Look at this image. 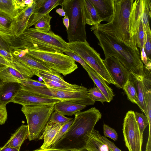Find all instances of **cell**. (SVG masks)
<instances>
[{
	"instance_id": "6da1fadb",
	"label": "cell",
	"mask_w": 151,
	"mask_h": 151,
	"mask_svg": "<svg viewBox=\"0 0 151 151\" xmlns=\"http://www.w3.org/2000/svg\"><path fill=\"white\" fill-rule=\"evenodd\" d=\"M73 123L64 135L51 147L67 150H83L91 132L102 114L95 107L76 114Z\"/></svg>"
},
{
	"instance_id": "7a4b0ae2",
	"label": "cell",
	"mask_w": 151,
	"mask_h": 151,
	"mask_svg": "<svg viewBox=\"0 0 151 151\" xmlns=\"http://www.w3.org/2000/svg\"><path fill=\"white\" fill-rule=\"evenodd\" d=\"M93 31L98 40L105 57H114L118 59L129 72L143 76L145 68L141 60L139 50L137 51L101 32Z\"/></svg>"
},
{
	"instance_id": "3957f363",
	"label": "cell",
	"mask_w": 151,
	"mask_h": 151,
	"mask_svg": "<svg viewBox=\"0 0 151 151\" xmlns=\"http://www.w3.org/2000/svg\"><path fill=\"white\" fill-rule=\"evenodd\" d=\"M134 0H114V13L111 20L105 24L92 26L95 29L104 33L119 42L139 51L131 39L129 31V17Z\"/></svg>"
},
{
	"instance_id": "277c9868",
	"label": "cell",
	"mask_w": 151,
	"mask_h": 151,
	"mask_svg": "<svg viewBox=\"0 0 151 151\" xmlns=\"http://www.w3.org/2000/svg\"><path fill=\"white\" fill-rule=\"evenodd\" d=\"M20 38L21 43L18 47L21 49L63 53L72 52L68 42L51 30L45 33L36 31L33 28H29Z\"/></svg>"
},
{
	"instance_id": "5b68a950",
	"label": "cell",
	"mask_w": 151,
	"mask_h": 151,
	"mask_svg": "<svg viewBox=\"0 0 151 151\" xmlns=\"http://www.w3.org/2000/svg\"><path fill=\"white\" fill-rule=\"evenodd\" d=\"M83 2L84 0H64L60 5L69 19L67 30L68 42L86 40Z\"/></svg>"
},
{
	"instance_id": "8992f818",
	"label": "cell",
	"mask_w": 151,
	"mask_h": 151,
	"mask_svg": "<svg viewBox=\"0 0 151 151\" xmlns=\"http://www.w3.org/2000/svg\"><path fill=\"white\" fill-rule=\"evenodd\" d=\"M54 104L22 106L21 110L27 124L30 141L39 138L41 132L54 111Z\"/></svg>"
},
{
	"instance_id": "52a82bcc",
	"label": "cell",
	"mask_w": 151,
	"mask_h": 151,
	"mask_svg": "<svg viewBox=\"0 0 151 151\" xmlns=\"http://www.w3.org/2000/svg\"><path fill=\"white\" fill-rule=\"evenodd\" d=\"M23 50L27 55L64 76L71 74L78 68L75 61L70 56L63 53Z\"/></svg>"
},
{
	"instance_id": "ba28073f",
	"label": "cell",
	"mask_w": 151,
	"mask_h": 151,
	"mask_svg": "<svg viewBox=\"0 0 151 151\" xmlns=\"http://www.w3.org/2000/svg\"><path fill=\"white\" fill-rule=\"evenodd\" d=\"M68 44L72 51L81 58L106 82L116 85L99 54L90 46L87 40L68 42Z\"/></svg>"
},
{
	"instance_id": "9c48e42d",
	"label": "cell",
	"mask_w": 151,
	"mask_h": 151,
	"mask_svg": "<svg viewBox=\"0 0 151 151\" xmlns=\"http://www.w3.org/2000/svg\"><path fill=\"white\" fill-rule=\"evenodd\" d=\"M29 91L32 93L43 97L63 99L86 106L93 105L95 102L91 98L88 89L84 86L79 90L74 91H65L48 86H31Z\"/></svg>"
},
{
	"instance_id": "30bf717a",
	"label": "cell",
	"mask_w": 151,
	"mask_h": 151,
	"mask_svg": "<svg viewBox=\"0 0 151 151\" xmlns=\"http://www.w3.org/2000/svg\"><path fill=\"white\" fill-rule=\"evenodd\" d=\"M123 125L124 141L128 151H142L143 136L133 111H129L126 113Z\"/></svg>"
},
{
	"instance_id": "8fae6325",
	"label": "cell",
	"mask_w": 151,
	"mask_h": 151,
	"mask_svg": "<svg viewBox=\"0 0 151 151\" xmlns=\"http://www.w3.org/2000/svg\"><path fill=\"white\" fill-rule=\"evenodd\" d=\"M34 74L32 71L13 57L8 65L0 66V81L1 82L17 83L31 78Z\"/></svg>"
},
{
	"instance_id": "7c38bea8",
	"label": "cell",
	"mask_w": 151,
	"mask_h": 151,
	"mask_svg": "<svg viewBox=\"0 0 151 151\" xmlns=\"http://www.w3.org/2000/svg\"><path fill=\"white\" fill-rule=\"evenodd\" d=\"M103 62L116 86L123 88L129 79L130 72L118 59L114 57H105Z\"/></svg>"
},
{
	"instance_id": "4fadbf2b",
	"label": "cell",
	"mask_w": 151,
	"mask_h": 151,
	"mask_svg": "<svg viewBox=\"0 0 151 151\" xmlns=\"http://www.w3.org/2000/svg\"><path fill=\"white\" fill-rule=\"evenodd\" d=\"M64 101L66 100L63 99L43 97L20 89L11 102L25 106L42 104H55Z\"/></svg>"
},
{
	"instance_id": "5bb4252c",
	"label": "cell",
	"mask_w": 151,
	"mask_h": 151,
	"mask_svg": "<svg viewBox=\"0 0 151 151\" xmlns=\"http://www.w3.org/2000/svg\"><path fill=\"white\" fill-rule=\"evenodd\" d=\"M36 2L35 0L31 6H27L12 18L10 28L16 37H20L28 29L29 21L34 12Z\"/></svg>"
},
{
	"instance_id": "9a60e30c",
	"label": "cell",
	"mask_w": 151,
	"mask_h": 151,
	"mask_svg": "<svg viewBox=\"0 0 151 151\" xmlns=\"http://www.w3.org/2000/svg\"><path fill=\"white\" fill-rule=\"evenodd\" d=\"M62 0H36L33 13L28 22V29L34 25L46 14L50 13L54 9L60 5Z\"/></svg>"
},
{
	"instance_id": "2e32d148",
	"label": "cell",
	"mask_w": 151,
	"mask_h": 151,
	"mask_svg": "<svg viewBox=\"0 0 151 151\" xmlns=\"http://www.w3.org/2000/svg\"><path fill=\"white\" fill-rule=\"evenodd\" d=\"M143 8V0H134L129 17L130 37L137 46L136 37L140 22L142 19Z\"/></svg>"
},
{
	"instance_id": "e0dca14e",
	"label": "cell",
	"mask_w": 151,
	"mask_h": 151,
	"mask_svg": "<svg viewBox=\"0 0 151 151\" xmlns=\"http://www.w3.org/2000/svg\"><path fill=\"white\" fill-rule=\"evenodd\" d=\"M96 10L102 22L112 20L114 13V0H89Z\"/></svg>"
},
{
	"instance_id": "ac0fdd59",
	"label": "cell",
	"mask_w": 151,
	"mask_h": 151,
	"mask_svg": "<svg viewBox=\"0 0 151 151\" xmlns=\"http://www.w3.org/2000/svg\"><path fill=\"white\" fill-rule=\"evenodd\" d=\"M12 19L0 11V38L10 47L14 45L17 40L10 28Z\"/></svg>"
},
{
	"instance_id": "d6986e66",
	"label": "cell",
	"mask_w": 151,
	"mask_h": 151,
	"mask_svg": "<svg viewBox=\"0 0 151 151\" xmlns=\"http://www.w3.org/2000/svg\"><path fill=\"white\" fill-rule=\"evenodd\" d=\"M151 70L145 68L143 82L144 91L145 116L149 122V127H151Z\"/></svg>"
},
{
	"instance_id": "ffe728a7",
	"label": "cell",
	"mask_w": 151,
	"mask_h": 151,
	"mask_svg": "<svg viewBox=\"0 0 151 151\" xmlns=\"http://www.w3.org/2000/svg\"><path fill=\"white\" fill-rule=\"evenodd\" d=\"M85 69L96 87L106 98L108 102H110L114 96V93L111 88L107 84L105 80L89 66Z\"/></svg>"
},
{
	"instance_id": "44dd1931",
	"label": "cell",
	"mask_w": 151,
	"mask_h": 151,
	"mask_svg": "<svg viewBox=\"0 0 151 151\" xmlns=\"http://www.w3.org/2000/svg\"><path fill=\"white\" fill-rule=\"evenodd\" d=\"M20 87L18 83L2 82L0 84V104L6 105L11 102Z\"/></svg>"
},
{
	"instance_id": "7402d4cb",
	"label": "cell",
	"mask_w": 151,
	"mask_h": 151,
	"mask_svg": "<svg viewBox=\"0 0 151 151\" xmlns=\"http://www.w3.org/2000/svg\"><path fill=\"white\" fill-rule=\"evenodd\" d=\"M86 107L76 103L64 101L55 104L54 111L64 116H71Z\"/></svg>"
},
{
	"instance_id": "603a6c76",
	"label": "cell",
	"mask_w": 151,
	"mask_h": 151,
	"mask_svg": "<svg viewBox=\"0 0 151 151\" xmlns=\"http://www.w3.org/2000/svg\"><path fill=\"white\" fill-rule=\"evenodd\" d=\"M13 57L18 61L30 69L33 73L35 71H39L53 74L58 73L42 63L27 54L21 57L14 56Z\"/></svg>"
},
{
	"instance_id": "cb8c5ba5",
	"label": "cell",
	"mask_w": 151,
	"mask_h": 151,
	"mask_svg": "<svg viewBox=\"0 0 151 151\" xmlns=\"http://www.w3.org/2000/svg\"><path fill=\"white\" fill-rule=\"evenodd\" d=\"M28 135L27 125L22 124L12 134L4 146L10 147L20 150L22 144L28 138Z\"/></svg>"
},
{
	"instance_id": "d4e9b609",
	"label": "cell",
	"mask_w": 151,
	"mask_h": 151,
	"mask_svg": "<svg viewBox=\"0 0 151 151\" xmlns=\"http://www.w3.org/2000/svg\"><path fill=\"white\" fill-rule=\"evenodd\" d=\"M61 126L47 122L42 135L39 138V139H44L43 143L40 148L43 149L50 147L52 142Z\"/></svg>"
},
{
	"instance_id": "484cf974",
	"label": "cell",
	"mask_w": 151,
	"mask_h": 151,
	"mask_svg": "<svg viewBox=\"0 0 151 151\" xmlns=\"http://www.w3.org/2000/svg\"><path fill=\"white\" fill-rule=\"evenodd\" d=\"M99 132L94 129L91 131L84 150L88 151H112L100 139L99 136Z\"/></svg>"
},
{
	"instance_id": "4316f807",
	"label": "cell",
	"mask_w": 151,
	"mask_h": 151,
	"mask_svg": "<svg viewBox=\"0 0 151 151\" xmlns=\"http://www.w3.org/2000/svg\"><path fill=\"white\" fill-rule=\"evenodd\" d=\"M143 79V76L130 72L129 80L133 83L136 90L139 101L138 106L145 114V111Z\"/></svg>"
},
{
	"instance_id": "83f0119b",
	"label": "cell",
	"mask_w": 151,
	"mask_h": 151,
	"mask_svg": "<svg viewBox=\"0 0 151 151\" xmlns=\"http://www.w3.org/2000/svg\"><path fill=\"white\" fill-rule=\"evenodd\" d=\"M83 4L86 24L92 26L101 24L102 21L96 10L89 0H84Z\"/></svg>"
},
{
	"instance_id": "f1b7e54d",
	"label": "cell",
	"mask_w": 151,
	"mask_h": 151,
	"mask_svg": "<svg viewBox=\"0 0 151 151\" xmlns=\"http://www.w3.org/2000/svg\"><path fill=\"white\" fill-rule=\"evenodd\" d=\"M34 75L42 78L49 79L66 86L76 90L81 89L83 86L75 84H71L65 81L63 77L59 74H53L42 71H36L34 73Z\"/></svg>"
},
{
	"instance_id": "f546056e",
	"label": "cell",
	"mask_w": 151,
	"mask_h": 151,
	"mask_svg": "<svg viewBox=\"0 0 151 151\" xmlns=\"http://www.w3.org/2000/svg\"><path fill=\"white\" fill-rule=\"evenodd\" d=\"M0 11L12 19L20 11L17 8L15 0H0Z\"/></svg>"
},
{
	"instance_id": "4dcf8cb0",
	"label": "cell",
	"mask_w": 151,
	"mask_h": 151,
	"mask_svg": "<svg viewBox=\"0 0 151 151\" xmlns=\"http://www.w3.org/2000/svg\"><path fill=\"white\" fill-rule=\"evenodd\" d=\"M151 1L143 0V8L142 15L143 24L145 32L150 31V22L151 19Z\"/></svg>"
},
{
	"instance_id": "1f68e13d",
	"label": "cell",
	"mask_w": 151,
	"mask_h": 151,
	"mask_svg": "<svg viewBox=\"0 0 151 151\" xmlns=\"http://www.w3.org/2000/svg\"><path fill=\"white\" fill-rule=\"evenodd\" d=\"M51 18L50 13L46 14L34 24L33 29L40 32H48L51 29L50 23Z\"/></svg>"
},
{
	"instance_id": "d6a6232c",
	"label": "cell",
	"mask_w": 151,
	"mask_h": 151,
	"mask_svg": "<svg viewBox=\"0 0 151 151\" xmlns=\"http://www.w3.org/2000/svg\"><path fill=\"white\" fill-rule=\"evenodd\" d=\"M125 92L127 98L132 102L139 106V101L137 91L131 81L129 79L123 88Z\"/></svg>"
},
{
	"instance_id": "836d02e7",
	"label": "cell",
	"mask_w": 151,
	"mask_h": 151,
	"mask_svg": "<svg viewBox=\"0 0 151 151\" xmlns=\"http://www.w3.org/2000/svg\"><path fill=\"white\" fill-rule=\"evenodd\" d=\"M72 119V118L66 117L55 111L52 114L48 122L52 124L62 125Z\"/></svg>"
},
{
	"instance_id": "e575fe53",
	"label": "cell",
	"mask_w": 151,
	"mask_h": 151,
	"mask_svg": "<svg viewBox=\"0 0 151 151\" xmlns=\"http://www.w3.org/2000/svg\"><path fill=\"white\" fill-rule=\"evenodd\" d=\"M145 39V32L142 17L136 37L137 46L139 48L140 51H141L142 48L144 47Z\"/></svg>"
},
{
	"instance_id": "d590c367",
	"label": "cell",
	"mask_w": 151,
	"mask_h": 151,
	"mask_svg": "<svg viewBox=\"0 0 151 151\" xmlns=\"http://www.w3.org/2000/svg\"><path fill=\"white\" fill-rule=\"evenodd\" d=\"M88 93L91 98L94 101H99L102 103L108 102L106 98L97 87L89 89Z\"/></svg>"
},
{
	"instance_id": "8d00e7d4",
	"label": "cell",
	"mask_w": 151,
	"mask_h": 151,
	"mask_svg": "<svg viewBox=\"0 0 151 151\" xmlns=\"http://www.w3.org/2000/svg\"><path fill=\"white\" fill-rule=\"evenodd\" d=\"M136 120L138 125L141 134L143 136L144 131L149 125V122L147 117L143 113L134 112Z\"/></svg>"
},
{
	"instance_id": "74e56055",
	"label": "cell",
	"mask_w": 151,
	"mask_h": 151,
	"mask_svg": "<svg viewBox=\"0 0 151 151\" xmlns=\"http://www.w3.org/2000/svg\"><path fill=\"white\" fill-rule=\"evenodd\" d=\"M73 119L61 126L52 142L51 147L58 141L66 133L73 123Z\"/></svg>"
},
{
	"instance_id": "f35d334b",
	"label": "cell",
	"mask_w": 151,
	"mask_h": 151,
	"mask_svg": "<svg viewBox=\"0 0 151 151\" xmlns=\"http://www.w3.org/2000/svg\"><path fill=\"white\" fill-rule=\"evenodd\" d=\"M42 80L43 82L47 86V87L48 86L65 91H78L81 89L76 90L72 88L66 86L49 79L42 78Z\"/></svg>"
},
{
	"instance_id": "ab89813d",
	"label": "cell",
	"mask_w": 151,
	"mask_h": 151,
	"mask_svg": "<svg viewBox=\"0 0 151 151\" xmlns=\"http://www.w3.org/2000/svg\"><path fill=\"white\" fill-rule=\"evenodd\" d=\"M145 39L144 47L145 51L149 60L151 56V31H147L145 32Z\"/></svg>"
},
{
	"instance_id": "60d3db41",
	"label": "cell",
	"mask_w": 151,
	"mask_h": 151,
	"mask_svg": "<svg viewBox=\"0 0 151 151\" xmlns=\"http://www.w3.org/2000/svg\"><path fill=\"white\" fill-rule=\"evenodd\" d=\"M104 134L105 137H109L113 140H117L118 135L116 130L105 123L103 125Z\"/></svg>"
},
{
	"instance_id": "b9f144b4",
	"label": "cell",
	"mask_w": 151,
	"mask_h": 151,
	"mask_svg": "<svg viewBox=\"0 0 151 151\" xmlns=\"http://www.w3.org/2000/svg\"><path fill=\"white\" fill-rule=\"evenodd\" d=\"M21 85L24 86H28L36 87H47V86L43 82L28 78L23 81Z\"/></svg>"
},
{
	"instance_id": "7bdbcfd3",
	"label": "cell",
	"mask_w": 151,
	"mask_h": 151,
	"mask_svg": "<svg viewBox=\"0 0 151 151\" xmlns=\"http://www.w3.org/2000/svg\"><path fill=\"white\" fill-rule=\"evenodd\" d=\"M6 105L0 104V125L4 124L7 119Z\"/></svg>"
},
{
	"instance_id": "ee69618b",
	"label": "cell",
	"mask_w": 151,
	"mask_h": 151,
	"mask_svg": "<svg viewBox=\"0 0 151 151\" xmlns=\"http://www.w3.org/2000/svg\"><path fill=\"white\" fill-rule=\"evenodd\" d=\"M0 55L9 64L13 61V57L12 53L0 47Z\"/></svg>"
},
{
	"instance_id": "f6af8a7d",
	"label": "cell",
	"mask_w": 151,
	"mask_h": 151,
	"mask_svg": "<svg viewBox=\"0 0 151 151\" xmlns=\"http://www.w3.org/2000/svg\"><path fill=\"white\" fill-rule=\"evenodd\" d=\"M65 53L72 58L75 61L80 63L84 69L88 66L81 58L73 52H67Z\"/></svg>"
},
{
	"instance_id": "bcb514c9",
	"label": "cell",
	"mask_w": 151,
	"mask_h": 151,
	"mask_svg": "<svg viewBox=\"0 0 151 151\" xmlns=\"http://www.w3.org/2000/svg\"><path fill=\"white\" fill-rule=\"evenodd\" d=\"M99 136L100 139L105 143L112 151H122L117 147L114 144V142L109 140L105 137L101 135L99 132Z\"/></svg>"
},
{
	"instance_id": "7dc6e473",
	"label": "cell",
	"mask_w": 151,
	"mask_h": 151,
	"mask_svg": "<svg viewBox=\"0 0 151 151\" xmlns=\"http://www.w3.org/2000/svg\"><path fill=\"white\" fill-rule=\"evenodd\" d=\"M140 56L141 60L142 63L144 64V66L147 65L149 60H150L148 58L145 51L144 47L142 48L141 51H140Z\"/></svg>"
},
{
	"instance_id": "c3c4849f",
	"label": "cell",
	"mask_w": 151,
	"mask_h": 151,
	"mask_svg": "<svg viewBox=\"0 0 151 151\" xmlns=\"http://www.w3.org/2000/svg\"><path fill=\"white\" fill-rule=\"evenodd\" d=\"M32 151H78L77 150H67L61 149H58L56 148L50 147L45 149H41L39 148L37 150H34Z\"/></svg>"
},
{
	"instance_id": "681fc988",
	"label": "cell",
	"mask_w": 151,
	"mask_h": 151,
	"mask_svg": "<svg viewBox=\"0 0 151 151\" xmlns=\"http://www.w3.org/2000/svg\"><path fill=\"white\" fill-rule=\"evenodd\" d=\"M15 148L10 147H4V146L0 148V151H19Z\"/></svg>"
},
{
	"instance_id": "f907efd6",
	"label": "cell",
	"mask_w": 151,
	"mask_h": 151,
	"mask_svg": "<svg viewBox=\"0 0 151 151\" xmlns=\"http://www.w3.org/2000/svg\"><path fill=\"white\" fill-rule=\"evenodd\" d=\"M63 22L67 30L69 27V19L68 17L66 16H65L63 19Z\"/></svg>"
},
{
	"instance_id": "816d5d0a",
	"label": "cell",
	"mask_w": 151,
	"mask_h": 151,
	"mask_svg": "<svg viewBox=\"0 0 151 151\" xmlns=\"http://www.w3.org/2000/svg\"><path fill=\"white\" fill-rule=\"evenodd\" d=\"M56 12L61 16H65L66 13L64 10L62 8H59L56 10Z\"/></svg>"
},
{
	"instance_id": "f5cc1de1",
	"label": "cell",
	"mask_w": 151,
	"mask_h": 151,
	"mask_svg": "<svg viewBox=\"0 0 151 151\" xmlns=\"http://www.w3.org/2000/svg\"><path fill=\"white\" fill-rule=\"evenodd\" d=\"M9 64L0 55V66L7 65Z\"/></svg>"
},
{
	"instance_id": "db71d44e",
	"label": "cell",
	"mask_w": 151,
	"mask_h": 151,
	"mask_svg": "<svg viewBox=\"0 0 151 151\" xmlns=\"http://www.w3.org/2000/svg\"><path fill=\"white\" fill-rule=\"evenodd\" d=\"M35 0H24V3L27 6H31L34 2Z\"/></svg>"
},
{
	"instance_id": "11a10c76",
	"label": "cell",
	"mask_w": 151,
	"mask_h": 151,
	"mask_svg": "<svg viewBox=\"0 0 151 151\" xmlns=\"http://www.w3.org/2000/svg\"><path fill=\"white\" fill-rule=\"evenodd\" d=\"M80 151H88L86 150H82Z\"/></svg>"
},
{
	"instance_id": "9f6ffc18",
	"label": "cell",
	"mask_w": 151,
	"mask_h": 151,
	"mask_svg": "<svg viewBox=\"0 0 151 151\" xmlns=\"http://www.w3.org/2000/svg\"></svg>"
}]
</instances>
